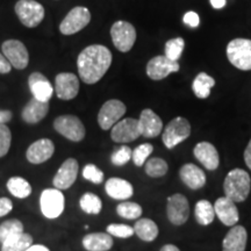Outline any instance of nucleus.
<instances>
[{"label": "nucleus", "mask_w": 251, "mask_h": 251, "mask_svg": "<svg viewBox=\"0 0 251 251\" xmlns=\"http://www.w3.org/2000/svg\"><path fill=\"white\" fill-rule=\"evenodd\" d=\"M112 58V52L107 47L101 45L86 47L77 59L80 79L90 85L98 83L111 67Z\"/></svg>", "instance_id": "nucleus-1"}, {"label": "nucleus", "mask_w": 251, "mask_h": 251, "mask_svg": "<svg viewBox=\"0 0 251 251\" xmlns=\"http://www.w3.org/2000/svg\"><path fill=\"white\" fill-rule=\"evenodd\" d=\"M251 179L247 171L242 169H234L226 177L224 190L226 197L234 202H242L250 193Z\"/></svg>", "instance_id": "nucleus-2"}, {"label": "nucleus", "mask_w": 251, "mask_h": 251, "mask_svg": "<svg viewBox=\"0 0 251 251\" xmlns=\"http://www.w3.org/2000/svg\"><path fill=\"white\" fill-rule=\"evenodd\" d=\"M227 57L235 68L251 70V40L235 39L228 43Z\"/></svg>", "instance_id": "nucleus-3"}, {"label": "nucleus", "mask_w": 251, "mask_h": 251, "mask_svg": "<svg viewBox=\"0 0 251 251\" xmlns=\"http://www.w3.org/2000/svg\"><path fill=\"white\" fill-rule=\"evenodd\" d=\"M40 208L47 219H57L65 208V198L57 188H47L41 193Z\"/></svg>", "instance_id": "nucleus-4"}, {"label": "nucleus", "mask_w": 251, "mask_h": 251, "mask_svg": "<svg viewBox=\"0 0 251 251\" xmlns=\"http://www.w3.org/2000/svg\"><path fill=\"white\" fill-rule=\"evenodd\" d=\"M15 13L24 26L34 28L42 23L45 8L35 0H19L15 4Z\"/></svg>", "instance_id": "nucleus-5"}, {"label": "nucleus", "mask_w": 251, "mask_h": 251, "mask_svg": "<svg viewBox=\"0 0 251 251\" xmlns=\"http://www.w3.org/2000/svg\"><path fill=\"white\" fill-rule=\"evenodd\" d=\"M54 128L57 133L72 142H80L85 137V127L76 115L68 114L56 118Z\"/></svg>", "instance_id": "nucleus-6"}, {"label": "nucleus", "mask_w": 251, "mask_h": 251, "mask_svg": "<svg viewBox=\"0 0 251 251\" xmlns=\"http://www.w3.org/2000/svg\"><path fill=\"white\" fill-rule=\"evenodd\" d=\"M191 135V125L185 118L178 117L169 122L163 131V143L168 149L175 148Z\"/></svg>", "instance_id": "nucleus-7"}, {"label": "nucleus", "mask_w": 251, "mask_h": 251, "mask_svg": "<svg viewBox=\"0 0 251 251\" xmlns=\"http://www.w3.org/2000/svg\"><path fill=\"white\" fill-rule=\"evenodd\" d=\"M91 21V13L86 7L78 6L72 8L59 25V30L64 35H74L84 29Z\"/></svg>", "instance_id": "nucleus-8"}, {"label": "nucleus", "mask_w": 251, "mask_h": 251, "mask_svg": "<svg viewBox=\"0 0 251 251\" xmlns=\"http://www.w3.org/2000/svg\"><path fill=\"white\" fill-rule=\"evenodd\" d=\"M111 36L115 48L121 52H127L133 48L136 41V30L127 21H117L111 28Z\"/></svg>", "instance_id": "nucleus-9"}, {"label": "nucleus", "mask_w": 251, "mask_h": 251, "mask_svg": "<svg viewBox=\"0 0 251 251\" xmlns=\"http://www.w3.org/2000/svg\"><path fill=\"white\" fill-rule=\"evenodd\" d=\"M126 105L118 99L106 101L98 113V124L102 130L112 129L114 125L121 120L126 113Z\"/></svg>", "instance_id": "nucleus-10"}, {"label": "nucleus", "mask_w": 251, "mask_h": 251, "mask_svg": "<svg viewBox=\"0 0 251 251\" xmlns=\"http://www.w3.org/2000/svg\"><path fill=\"white\" fill-rule=\"evenodd\" d=\"M2 54L8 59L12 67L17 70H24L29 62V54L26 46L19 40H7L1 46Z\"/></svg>", "instance_id": "nucleus-11"}, {"label": "nucleus", "mask_w": 251, "mask_h": 251, "mask_svg": "<svg viewBox=\"0 0 251 251\" xmlns=\"http://www.w3.org/2000/svg\"><path fill=\"white\" fill-rule=\"evenodd\" d=\"M166 213L168 219L172 225L181 226L188 220L190 216V205L188 200L183 194H174L168 198V205H166Z\"/></svg>", "instance_id": "nucleus-12"}, {"label": "nucleus", "mask_w": 251, "mask_h": 251, "mask_svg": "<svg viewBox=\"0 0 251 251\" xmlns=\"http://www.w3.org/2000/svg\"><path fill=\"white\" fill-rule=\"evenodd\" d=\"M141 136L139 120L133 118H127L120 120L112 127L111 137L117 143L133 142Z\"/></svg>", "instance_id": "nucleus-13"}, {"label": "nucleus", "mask_w": 251, "mask_h": 251, "mask_svg": "<svg viewBox=\"0 0 251 251\" xmlns=\"http://www.w3.org/2000/svg\"><path fill=\"white\" fill-rule=\"evenodd\" d=\"M79 92V80L71 72H62L56 76L55 93L62 100H72Z\"/></svg>", "instance_id": "nucleus-14"}, {"label": "nucleus", "mask_w": 251, "mask_h": 251, "mask_svg": "<svg viewBox=\"0 0 251 251\" xmlns=\"http://www.w3.org/2000/svg\"><path fill=\"white\" fill-rule=\"evenodd\" d=\"M179 70L178 62L171 61L166 56H156L147 64V75L152 80H162L172 72Z\"/></svg>", "instance_id": "nucleus-15"}, {"label": "nucleus", "mask_w": 251, "mask_h": 251, "mask_svg": "<svg viewBox=\"0 0 251 251\" xmlns=\"http://www.w3.org/2000/svg\"><path fill=\"white\" fill-rule=\"evenodd\" d=\"M78 170H79V164H78L76 159L68 158L61 165V168L56 172L54 179H52V184H54L55 188L61 191L70 188L77 179Z\"/></svg>", "instance_id": "nucleus-16"}, {"label": "nucleus", "mask_w": 251, "mask_h": 251, "mask_svg": "<svg viewBox=\"0 0 251 251\" xmlns=\"http://www.w3.org/2000/svg\"><path fill=\"white\" fill-rule=\"evenodd\" d=\"M55 152V146L51 140L41 139L31 143L26 151L27 161L31 164H42L51 158Z\"/></svg>", "instance_id": "nucleus-17"}, {"label": "nucleus", "mask_w": 251, "mask_h": 251, "mask_svg": "<svg viewBox=\"0 0 251 251\" xmlns=\"http://www.w3.org/2000/svg\"><path fill=\"white\" fill-rule=\"evenodd\" d=\"M28 86L33 98H35L40 101H48L51 99L54 94V87L50 83L48 78L41 72H33L28 78Z\"/></svg>", "instance_id": "nucleus-18"}, {"label": "nucleus", "mask_w": 251, "mask_h": 251, "mask_svg": "<svg viewBox=\"0 0 251 251\" xmlns=\"http://www.w3.org/2000/svg\"><path fill=\"white\" fill-rule=\"evenodd\" d=\"M139 125L141 136L147 137V139H153L158 136L163 129L162 119L150 108L143 109L141 113Z\"/></svg>", "instance_id": "nucleus-19"}, {"label": "nucleus", "mask_w": 251, "mask_h": 251, "mask_svg": "<svg viewBox=\"0 0 251 251\" xmlns=\"http://www.w3.org/2000/svg\"><path fill=\"white\" fill-rule=\"evenodd\" d=\"M214 211L220 221L225 226H229V227H233L236 225L238 219H240L236 205L233 200H230L227 197L219 198L216 200L214 203Z\"/></svg>", "instance_id": "nucleus-20"}, {"label": "nucleus", "mask_w": 251, "mask_h": 251, "mask_svg": "<svg viewBox=\"0 0 251 251\" xmlns=\"http://www.w3.org/2000/svg\"><path fill=\"white\" fill-rule=\"evenodd\" d=\"M194 156L207 170H216L220 164V157L218 150L212 143L200 142L193 150Z\"/></svg>", "instance_id": "nucleus-21"}, {"label": "nucleus", "mask_w": 251, "mask_h": 251, "mask_svg": "<svg viewBox=\"0 0 251 251\" xmlns=\"http://www.w3.org/2000/svg\"><path fill=\"white\" fill-rule=\"evenodd\" d=\"M49 112V102L40 101L35 98L30 99L21 112V118L29 125L39 124L47 117Z\"/></svg>", "instance_id": "nucleus-22"}, {"label": "nucleus", "mask_w": 251, "mask_h": 251, "mask_svg": "<svg viewBox=\"0 0 251 251\" xmlns=\"http://www.w3.org/2000/svg\"><path fill=\"white\" fill-rule=\"evenodd\" d=\"M248 233L242 226H233L222 241L224 251H246Z\"/></svg>", "instance_id": "nucleus-23"}, {"label": "nucleus", "mask_w": 251, "mask_h": 251, "mask_svg": "<svg viewBox=\"0 0 251 251\" xmlns=\"http://www.w3.org/2000/svg\"><path fill=\"white\" fill-rule=\"evenodd\" d=\"M180 179L183 183L191 188V190H199L206 184V175L201 169L198 168L196 164L188 163L181 166L179 171Z\"/></svg>", "instance_id": "nucleus-24"}, {"label": "nucleus", "mask_w": 251, "mask_h": 251, "mask_svg": "<svg viewBox=\"0 0 251 251\" xmlns=\"http://www.w3.org/2000/svg\"><path fill=\"white\" fill-rule=\"evenodd\" d=\"M105 191L108 197L115 200H127L133 196L134 188L129 181L121 179V178L113 177L106 181Z\"/></svg>", "instance_id": "nucleus-25"}, {"label": "nucleus", "mask_w": 251, "mask_h": 251, "mask_svg": "<svg viewBox=\"0 0 251 251\" xmlns=\"http://www.w3.org/2000/svg\"><path fill=\"white\" fill-rule=\"evenodd\" d=\"M81 243L87 251H108L114 242L108 233H92L85 235Z\"/></svg>", "instance_id": "nucleus-26"}, {"label": "nucleus", "mask_w": 251, "mask_h": 251, "mask_svg": "<svg viewBox=\"0 0 251 251\" xmlns=\"http://www.w3.org/2000/svg\"><path fill=\"white\" fill-rule=\"evenodd\" d=\"M135 235L144 242H152L158 236V227L152 220L139 219L134 226Z\"/></svg>", "instance_id": "nucleus-27"}, {"label": "nucleus", "mask_w": 251, "mask_h": 251, "mask_svg": "<svg viewBox=\"0 0 251 251\" xmlns=\"http://www.w3.org/2000/svg\"><path fill=\"white\" fill-rule=\"evenodd\" d=\"M215 80L214 78L205 74V72H201L196 77V79L193 80L192 89L193 92L199 99H206L208 98L209 94H211L212 87H214Z\"/></svg>", "instance_id": "nucleus-28"}, {"label": "nucleus", "mask_w": 251, "mask_h": 251, "mask_svg": "<svg viewBox=\"0 0 251 251\" xmlns=\"http://www.w3.org/2000/svg\"><path fill=\"white\" fill-rule=\"evenodd\" d=\"M7 190L12 196L18 198V199H26L31 194L29 181H27L23 177H19V176L9 178L7 181Z\"/></svg>", "instance_id": "nucleus-29"}, {"label": "nucleus", "mask_w": 251, "mask_h": 251, "mask_svg": "<svg viewBox=\"0 0 251 251\" xmlns=\"http://www.w3.org/2000/svg\"><path fill=\"white\" fill-rule=\"evenodd\" d=\"M194 214H196V220L199 225H211L215 218L214 206L208 200H199L194 208Z\"/></svg>", "instance_id": "nucleus-30"}, {"label": "nucleus", "mask_w": 251, "mask_h": 251, "mask_svg": "<svg viewBox=\"0 0 251 251\" xmlns=\"http://www.w3.org/2000/svg\"><path fill=\"white\" fill-rule=\"evenodd\" d=\"M24 233V224L18 219H11L0 225V242L4 243L9 238Z\"/></svg>", "instance_id": "nucleus-31"}, {"label": "nucleus", "mask_w": 251, "mask_h": 251, "mask_svg": "<svg viewBox=\"0 0 251 251\" xmlns=\"http://www.w3.org/2000/svg\"><path fill=\"white\" fill-rule=\"evenodd\" d=\"M33 244V237L29 234L23 233L2 243L1 251H26Z\"/></svg>", "instance_id": "nucleus-32"}, {"label": "nucleus", "mask_w": 251, "mask_h": 251, "mask_svg": "<svg viewBox=\"0 0 251 251\" xmlns=\"http://www.w3.org/2000/svg\"><path fill=\"white\" fill-rule=\"evenodd\" d=\"M79 206L81 211L90 215H98L102 209L101 199L97 194L91 192H87L81 196Z\"/></svg>", "instance_id": "nucleus-33"}, {"label": "nucleus", "mask_w": 251, "mask_h": 251, "mask_svg": "<svg viewBox=\"0 0 251 251\" xmlns=\"http://www.w3.org/2000/svg\"><path fill=\"white\" fill-rule=\"evenodd\" d=\"M144 169H146V174L149 177L158 178L168 174L169 166L164 159L153 157V158H150L148 162H146V168Z\"/></svg>", "instance_id": "nucleus-34"}, {"label": "nucleus", "mask_w": 251, "mask_h": 251, "mask_svg": "<svg viewBox=\"0 0 251 251\" xmlns=\"http://www.w3.org/2000/svg\"><path fill=\"white\" fill-rule=\"evenodd\" d=\"M118 215L127 220H136L142 215V207L139 203L131 201H124L117 207Z\"/></svg>", "instance_id": "nucleus-35"}, {"label": "nucleus", "mask_w": 251, "mask_h": 251, "mask_svg": "<svg viewBox=\"0 0 251 251\" xmlns=\"http://www.w3.org/2000/svg\"><path fill=\"white\" fill-rule=\"evenodd\" d=\"M185 47V41L181 37L169 40L165 45V56L171 61L178 62Z\"/></svg>", "instance_id": "nucleus-36"}, {"label": "nucleus", "mask_w": 251, "mask_h": 251, "mask_svg": "<svg viewBox=\"0 0 251 251\" xmlns=\"http://www.w3.org/2000/svg\"><path fill=\"white\" fill-rule=\"evenodd\" d=\"M152 150L153 147L150 143H143L137 148H135L133 153H131V159H133L134 164L136 166H142L146 164L147 159L151 155Z\"/></svg>", "instance_id": "nucleus-37"}, {"label": "nucleus", "mask_w": 251, "mask_h": 251, "mask_svg": "<svg viewBox=\"0 0 251 251\" xmlns=\"http://www.w3.org/2000/svg\"><path fill=\"white\" fill-rule=\"evenodd\" d=\"M131 151L129 147L121 146L120 148H117L113 151L111 156V162L113 165L115 166H122L126 165L131 159Z\"/></svg>", "instance_id": "nucleus-38"}, {"label": "nucleus", "mask_w": 251, "mask_h": 251, "mask_svg": "<svg viewBox=\"0 0 251 251\" xmlns=\"http://www.w3.org/2000/svg\"><path fill=\"white\" fill-rule=\"evenodd\" d=\"M106 231L111 235V236H115L119 238H129L135 234L134 228L127 225H119V224H112L107 226Z\"/></svg>", "instance_id": "nucleus-39"}, {"label": "nucleus", "mask_w": 251, "mask_h": 251, "mask_svg": "<svg viewBox=\"0 0 251 251\" xmlns=\"http://www.w3.org/2000/svg\"><path fill=\"white\" fill-rule=\"evenodd\" d=\"M83 177L91 183L99 185L103 181V172L97 165L87 164L83 169Z\"/></svg>", "instance_id": "nucleus-40"}, {"label": "nucleus", "mask_w": 251, "mask_h": 251, "mask_svg": "<svg viewBox=\"0 0 251 251\" xmlns=\"http://www.w3.org/2000/svg\"><path fill=\"white\" fill-rule=\"evenodd\" d=\"M12 133L6 125H0V158L7 155L11 148Z\"/></svg>", "instance_id": "nucleus-41"}, {"label": "nucleus", "mask_w": 251, "mask_h": 251, "mask_svg": "<svg viewBox=\"0 0 251 251\" xmlns=\"http://www.w3.org/2000/svg\"><path fill=\"white\" fill-rule=\"evenodd\" d=\"M13 209V202L8 198H0V218L7 215Z\"/></svg>", "instance_id": "nucleus-42"}, {"label": "nucleus", "mask_w": 251, "mask_h": 251, "mask_svg": "<svg viewBox=\"0 0 251 251\" xmlns=\"http://www.w3.org/2000/svg\"><path fill=\"white\" fill-rule=\"evenodd\" d=\"M184 23L188 25L190 27H198L199 26V23H200V19H199V15H198L196 12H187L186 14L184 15Z\"/></svg>", "instance_id": "nucleus-43"}, {"label": "nucleus", "mask_w": 251, "mask_h": 251, "mask_svg": "<svg viewBox=\"0 0 251 251\" xmlns=\"http://www.w3.org/2000/svg\"><path fill=\"white\" fill-rule=\"evenodd\" d=\"M11 69L12 64L8 62V59L5 57V55L0 52V74H9V72H11Z\"/></svg>", "instance_id": "nucleus-44"}, {"label": "nucleus", "mask_w": 251, "mask_h": 251, "mask_svg": "<svg viewBox=\"0 0 251 251\" xmlns=\"http://www.w3.org/2000/svg\"><path fill=\"white\" fill-rule=\"evenodd\" d=\"M13 118L11 111H6V109H0V125H6Z\"/></svg>", "instance_id": "nucleus-45"}, {"label": "nucleus", "mask_w": 251, "mask_h": 251, "mask_svg": "<svg viewBox=\"0 0 251 251\" xmlns=\"http://www.w3.org/2000/svg\"><path fill=\"white\" fill-rule=\"evenodd\" d=\"M244 161H246V164L248 168L251 170V140L248 143L246 151H244Z\"/></svg>", "instance_id": "nucleus-46"}, {"label": "nucleus", "mask_w": 251, "mask_h": 251, "mask_svg": "<svg viewBox=\"0 0 251 251\" xmlns=\"http://www.w3.org/2000/svg\"><path fill=\"white\" fill-rule=\"evenodd\" d=\"M26 251H50L46 246L42 244H31Z\"/></svg>", "instance_id": "nucleus-47"}, {"label": "nucleus", "mask_w": 251, "mask_h": 251, "mask_svg": "<svg viewBox=\"0 0 251 251\" xmlns=\"http://www.w3.org/2000/svg\"><path fill=\"white\" fill-rule=\"evenodd\" d=\"M211 5L216 9L224 8L226 6V0H211Z\"/></svg>", "instance_id": "nucleus-48"}, {"label": "nucleus", "mask_w": 251, "mask_h": 251, "mask_svg": "<svg viewBox=\"0 0 251 251\" xmlns=\"http://www.w3.org/2000/svg\"><path fill=\"white\" fill-rule=\"evenodd\" d=\"M159 251H180L177 247L174 244H165L164 247H162V249Z\"/></svg>", "instance_id": "nucleus-49"}]
</instances>
